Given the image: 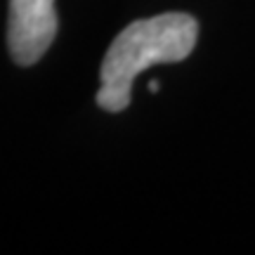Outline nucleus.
I'll list each match as a JSON object with an SVG mask.
<instances>
[{"instance_id": "obj_1", "label": "nucleus", "mask_w": 255, "mask_h": 255, "mask_svg": "<svg viewBox=\"0 0 255 255\" xmlns=\"http://www.w3.org/2000/svg\"><path fill=\"white\" fill-rule=\"evenodd\" d=\"M199 38L196 19L182 12H168L151 19H137L109 45L100 76L97 104L107 111H123L132 100V81L156 64L182 62Z\"/></svg>"}, {"instance_id": "obj_2", "label": "nucleus", "mask_w": 255, "mask_h": 255, "mask_svg": "<svg viewBox=\"0 0 255 255\" xmlns=\"http://www.w3.org/2000/svg\"><path fill=\"white\" fill-rule=\"evenodd\" d=\"M55 0H9L7 45L19 66H31L47 52L57 36Z\"/></svg>"}, {"instance_id": "obj_3", "label": "nucleus", "mask_w": 255, "mask_h": 255, "mask_svg": "<svg viewBox=\"0 0 255 255\" xmlns=\"http://www.w3.org/2000/svg\"><path fill=\"white\" fill-rule=\"evenodd\" d=\"M149 90H158V81H151V83H149Z\"/></svg>"}]
</instances>
